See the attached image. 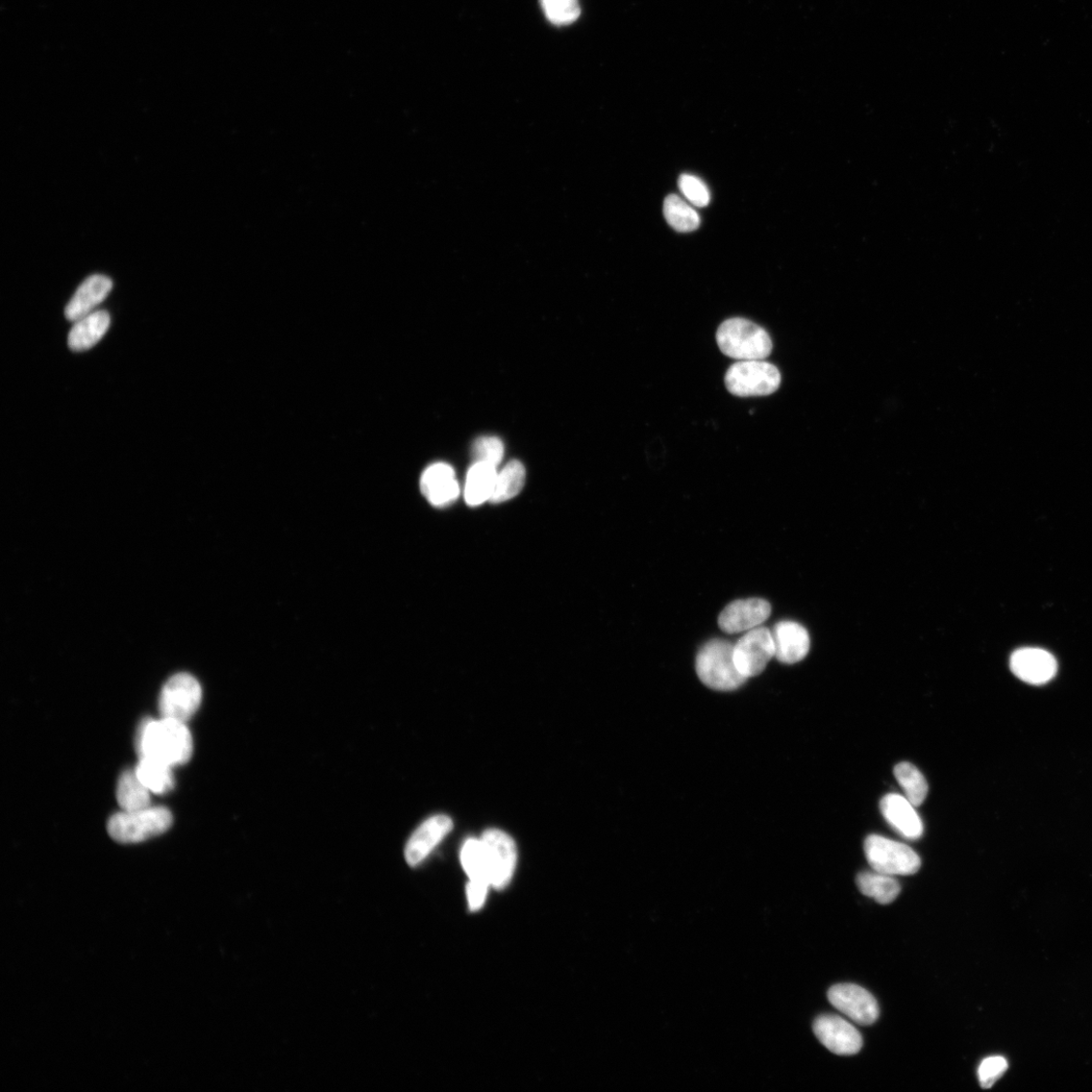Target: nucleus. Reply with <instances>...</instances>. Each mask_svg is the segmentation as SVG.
<instances>
[{
  "label": "nucleus",
  "instance_id": "f257e3e1",
  "mask_svg": "<svg viewBox=\"0 0 1092 1092\" xmlns=\"http://www.w3.org/2000/svg\"><path fill=\"white\" fill-rule=\"evenodd\" d=\"M140 758H152L176 767L187 764L193 752V741L186 723L161 717L146 719L137 734Z\"/></svg>",
  "mask_w": 1092,
  "mask_h": 1092
},
{
  "label": "nucleus",
  "instance_id": "f03ea898",
  "mask_svg": "<svg viewBox=\"0 0 1092 1092\" xmlns=\"http://www.w3.org/2000/svg\"><path fill=\"white\" fill-rule=\"evenodd\" d=\"M716 341L724 355L739 361L764 360L773 350L768 332L756 323L742 318L725 321L717 330Z\"/></svg>",
  "mask_w": 1092,
  "mask_h": 1092
},
{
  "label": "nucleus",
  "instance_id": "7ed1b4c3",
  "mask_svg": "<svg viewBox=\"0 0 1092 1092\" xmlns=\"http://www.w3.org/2000/svg\"><path fill=\"white\" fill-rule=\"evenodd\" d=\"M734 645L723 639L705 643L697 657V672L701 682L716 691H734L748 680L743 677L734 659Z\"/></svg>",
  "mask_w": 1092,
  "mask_h": 1092
},
{
  "label": "nucleus",
  "instance_id": "20e7f679",
  "mask_svg": "<svg viewBox=\"0 0 1092 1092\" xmlns=\"http://www.w3.org/2000/svg\"><path fill=\"white\" fill-rule=\"evenodd\" d=\"M173 823L171 812L161 806L123 811L114 814L108 822L111 837L121 843L140 842L167 832Z\"/></svg>",
  "mask_w": 1092,
  "mask_h": 1092
},
{
  "label": "nucleus",
  "instance_id": "39448f33",
  "mask_svg": "<svg viewBox=\"0 0 1092 1092\" xmlns=\"http://www.w3.org/2000/svg\"><path fill=\"white\" fill-rule=\"evenodd\" d=\"M864 849L867 861L873 870L886 875H913L922 866L920 856L910 847L881 836H869Z\"/></svg>",
  "mask_w": 1092,
  "mask_h": 1092
},
{
  "label": "nucleus",
  "instance_id": "423d86ee",
  "mask_svg": "<svg viewBox=\"0 0 1092 1092\" xmlns=\"http://www.w3.org/2000/svg\"><path fill=\"white\" fill-rule=\"evenodd\" d=\"M781 384L779 369L764 360H741L726 375L729 392L737 396H761L775 392Z\"/></svg>",
  "mask_w": 1092,
  "mask_h": 1092
},
{
  "label": "nucleus",
  "instance_id": "0eeeda50",
  "mask_svg": "<svg viewBox=\"0 0 1092 1092\" xmlns=\"http://www.w3.org/2000/svg\"><path fill=\"white\" fill-rule=\"evenodd\" d=\"M202 698V687L194 677L186 673L173 676L160 694L161 717L187 724L200 707Z\"/></svg>",
  "mask_w": 1092,
  "mask_h": 1092
},
{
  "label": "nucleus",
  "instance_id": "6e6552de",
  "mask_svg": "<svg viewBox=\"0 0 1092 1092\" xmlns=\"http://www.w3.org/2000/svg\"><path fill=\"white\" fill-rule=\"evenodd\" d=\"M775 657L772 631L766 628L749 631L734 645V659L738 672L747 679L764 672L768 662Z\"/></svg>",
  "mask_w": 1092,
  "mask_h": 1092
},
{
  "label": "nucleus",
  "instance_id": "1a4fd4ad",
  "mask_svg": "<svg viewBox=\"0 0 1092 1092\" xmlns=\"http://www.w3.org/2000/svg\"><path fill=\"white\" fill-rule=\"evenodd\" d=\"M486 850L491 886L504 889L512 880L517 863L513 838L500 830H488L481 837Z\"/></svg>",
  "mask_w": 1092,
  "mask_h": 1092
},
{
  "label": "nucleus",
  "instance_id": "9d476101",
  "mask_svg": "<svg viewBox=\"0 0 1092 1092\" xmlns=\"http://www.w3.org/2000/svg\"><path fill=\"white\" fill-rule=\"evenodd\" d=\"M828 997L833 1007L859 1025L870 1026L879 1017L877 1001L861 986L837 984L829 990Z\"/></svg>",
  "mask_w": 1092,
  "mask_h": 1092
},
{
  "label": "nucleus",
  "instance_id": "9b49d317",
  "mask_svg": "<svg viewBox=\"0 0 1092 1092\" xmlns=\"http://www.w3.org/2000/svg\"><path fill=\"white\" fill-rule=\"evenodd\" d=\"M813 1031L819 1041L834 1054L851 1056L862 1049L863 1039L859 1031L837 1015L817 1017Z\"/></svg>",
  "mask_w": 1092,
  "mask_h": 1092
},
{
  "label": "nucleus",
  "instance_id": "f8f14e48",
  "mask_svg": "<svg viewBox=\"0 0 1092 1092\" xmlns=\"http://www.w3.org/2000/svg\"><path fill=\"white\" fill-rule=\"evenodd\" d=\"M771 611L770 603L764 599L736 600L719 615L718 627L729 634L749 631L764 624Z\"/></svg>",
  "mask_w": 1092,
  "mask_h": 1092
},
{
  "label": "nucleus",
  "instance_id": "ddd939ff",
  "mask_svg": "<svg viewBox=\"0 0 1092 1092\" xmlns=\"http://www.w3.org/2000/svg\"><path fill=\"white\" fill-rule=\"evenodd\" d=\"M1011 672L1031 685H1044L1056 675L1058 665L1048 652L1036 648L1015 651L1010 658Z\"/></svg>",
  "mask_w": 1092,
  "mask_h": 1092
},
{
  "label": "nucleus",
  "instance_id": "4468645a",
  "mask_svg": "<svg viewBox=\"0 0 1092 1092\" xmlns=\"http://www.w3.org/2000/svg\"><path fill=\"white\" fill-rule=\"evenodd\" d=\"M452 818L438 814L427 819L407 842L405 857L412 867L424 862L438 843L453 830Z\"/></svg>",
  "mask_w": 1092,
  "mask_h": 1092
},
{
  "label": "nucleus",
  "instance_id": "2eb2a0df",
  "mask_svg": "<svg viewBox=\"0 0 1092 1092\" xmlns=\"http://www.w3.org/2000/svg\"><path fill=\"white\" fill-rule=\"evenodd\" d=\"M880 809L888 825L907 839L921 838L924 824L915 806L901 794L890 793L880 802Z\"/></svg>",
  "mask_w": 1092,
  "mask_h": 1092
},
{
  "label": "nucleus",
  "instance_id": "dca6fc26",
  "mask_svg": "<svg viewBox=\"0 0 1092 1092\" xmlns=\"http://www.w3.org/2000/svg\"><path fill=\"white\" fill-rule=\"evenodd\" d=\"M421 491L433 506H449L461 493L455 469L446 463L430 465L422 475Z\"/></svg>",
  "mask_w": 1092,
  "mask_h": 1092
},
{
  "label": "nucleus",
  "instance_id": "f3484780",
  "mask_svg": "<svg viewBox=\"0 0 1092 1092\" xmlns=\"http://www.w3.org/2000/svg\"><path fill=\"white\" fill-rule=\"evenodd\" d=\"M112 289L113 282L108 277L94 275L86 279L65 308L67 320L77 322L93 313L107 299Z\"/></svg>",
  "mask_w": 1092,
  "mask_h": 1092
},
{
  "label": "nucleus",
  "instance_id": "a211bd4d",
  "mask_svg": "<svg viewBox=\"0 0 1092 1092\" xmlns=\"http://www.w3.org/2000/svg\"><path fill=\"white\" fill-rule=\"evenodd\" d=\"M775 658L783 664L802 662L809 653L810 638L807 631L798 623L781 622L772 631Z\"/></svg>",
  "mask_w": 1092,
  "mask_h": 1092
},
{
  "label": "nucleus",
  "instance_id": "6ab92c4d",
  "mask_svg": "<svg viewBox=\"0 0 1092 1092\" xmlns=\"http://www.w3.org/2000/svg\"><path fill=\"white\" fill-rule=\"evenodd\" d=\"M111 317L106 311H95L76 322L68 335L72 352H85L99 342L109 330Z\"/></svg>",
  "mask_w": 1092,
  "mask_h": 1092
},
{
  "label": "nucleus",
  "instance_id": "aec40b11",
  "mask_svg": "<svg viewBox=\"0 0 1092 1092\" xmlns=\"http://www.w3.org/2000/svg\"><path fill=\"white\" fill-rule=\"evenodd\" d=\"M497 475L495 467L489 463L476 462L471 466L464 489L466 503L469 506H479L490 501Z\"/></svg>",
  "mask_w": 1092,
  "mask_h": 1092
},
{
  "label": "nucleus",
  "instance_id": "412c9836",
  "mask_svg": "<svg viewBox=\"0 0 1092 1092\" xmlns=\"http://www.w3.org/2000/svg\"><path fill=\"white\" fill-rule=\"evenodd\" d=\"M152 791L139 779L135 770L123 772L117 785V801L123 811L152 806Z\"/></svg>",
  "mask_w": 1092,
  "mask_h": 1092
},
{
  "label": "nucleus",
  "instance_id": "4be33fe9",
  "mask_svg": "<svg viewBox=\"0 0 1092 1092\" xmlns=\"http://www.w3.org/2000/svg\"><path fill=\"white\" fill-rule=\"evenodd\" d=\"M857 886L864 896L875 900L880 904H889L900 896L902 887L890 875L877 871L862 872L857 876Z\"/></svg>",
  "mask_w": 1092,
  "mask_h": 1092
},
{
  "label": "nucleus",
  "instance_id": "5701e85b",
  "mask_svg": "<svg viewBox=\"0 0 1092 1092\" xmlns=\"http://www.w3.org/2000/svg\"><path fill=\"white\" fill-rule=\"evenodd\" d=\"M135 771L152 793L165 794L175 787L172 767L163 762L152 758H140Z\"/></svg>",
  "mask_w": 1092,
  "mask_h": 1092
},
{
  "label": "nucleus",
  "instance_id": "b1692460",
  "mask_svg": "<svg viewBox=\"0 0 1092 1092\" xmlns=\"http://www.w3.org/2000/svg\"><path fill=\"white\" fill-rule=\"evenodd\" d=\"M526 467L519 461L508 462L495 479L491 502L497 504L513 499L524 489Z\"/></svg>",
  "mask_w": 1092,
  "mask_h": 1092
},
{
  "label": "nucleus",
  "instance_id": "393cba45",
  "mask_svg": "<svg viewBox=\"0 0 1092 1092\" xmlns=\"http://www.w3.org/2000/svg\"><path fill=\"white\" fill-rule=\"evenodd\" d=\"M664 215L668 225L681 233L695 231L700 225L699 213L676 194L666 196Z\"/></svg>",
  "mask_w": 1092,
  "mask_h": 1092
},
{
  "label": "nucleus",
  "instance_id": "a878e982",
  "mask_svg": "<svg viewBox=\"0 0 1092 1092\" xmlns=\"http://www.w3.org/2000/svg\"><path fill=\"white\" fill-rule=\"evenodd\" d=\"M895 776L904 792V797L915 806L927 799L929 785L918 768L910 763H901L895 768Z\"/></svg>",
  "mask_w": 1092,
  "mask_h": 1092
},
{
  "label": "nucleus",
  "instance_id": "bb28decb",
  "mask_svg": "<svg viewBox=\"0 0 1092 1092\" xmlns=\"http://www.w3.org/2000/svg\"><path fill=\"white\" fill-rule=\"evenodd\" d=\"M461 865L469 880L490 883L486 850L482 838H469L461 854Z\"/></svg>",
  "mask_w": 1092,
  "mask_h": 1092
},
{
  "label": "nucleus",
  "instance_id": "cd10ccee",
  "mask_svg": "<svg viewBox=\"0 0 1092 1092\" xmlns=\"http://www.w3.org/2000/svg\"><path fill=\"white\" fill-rule=\"evenodd\" d=\"M541 5L546 17L558 26L574 22L581 14L579 0H541Z\"/></svg>",
  "mask_w": 1092,
  "mask_h": 1092
},
{
  "label": "nucleus",
  "instance_id": "c85d7f7f",
  "mask_svg": "<svg viewBox=\"0 0 1092 1092\" xmlns=\"http://www.w3.org/2000/svg\"><path fill=\"white\" fill-rule=\"evenodd\" d=\"M504 444L498 437H481L477 439L471 449V454L476 462L489 463L497 467L504 458Z\"/></svg>",
  "mask_w": 1092,
  "mask_h": 1092
},
{
  "label": "nucleus",
  "instance_id": "c756f323",
  "mask_svg": "<svg viewBox=\"0 0 1092 1092\" xmlns=\"http://www.w3.org/2000/svg\"><path fill=\"white\" fill-rule=\"evenodd\" d=\"M679 188L693 206L704 208L710 203V191L700 179L683 175L679 179Z\"/></svg>",
  "mask_w": 1092,
  "mask_h": 1092
},
{
  "label": "nucleus",
  "instance_id": "7c9ffc66",
  "mask_svg": "<svg viewBox=\"0 0 1092 1092\" xmlns=\"http://www.w3.org/2000/svg\"><path fill=\"white\" fill-rule=\"evenodd\" d=\"M1007 1067V1061L1004 1057L995 1056L984 1059L978 1069L980 1085L986 1089L994 1086L1006 1074Z\"/></svg>",
  "mask_w": 1092,
  "mask_h": 1092
},
{
  "label": "nucleus",
  "instance_id": "2f4dec72",
  "mask_svg": "<svg viewBox=\"0 0 1092 1092\" xmlns=\"http://www.w3.org/2000/svg\"><path fill=\"white\" fill-rule=\"evenodd\" d=\"M490 887L491 886L486 882L469 880L466 888V898L470 910L478 911L483 907Z\"/></svg>",
  "mask_w": 1092,
  "mask_h": 1092
}]
</instances>
